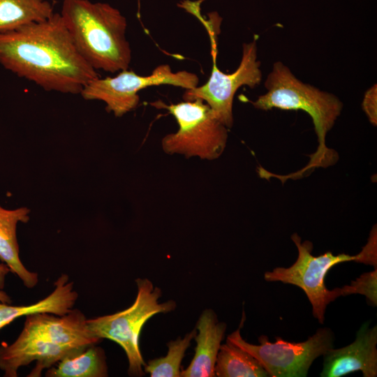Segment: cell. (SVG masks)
<instances>
[{
    "instance_id": "7c38bea8",
    "label": "cell",
    "mask_w": 377,
    "mask_h": 377,
    "mask_svg": "<svg viewBox=\"0 0 377 377\" xmlns=\"http://www.w3.org/2000/svg\"><path fill=\"white\" fill-rule=\"evenodd\" d=\"M377 325L364 323L355 341L340 348H331L323 355L321 377H340L360 371L364 377L377 376Z\"/></svg>"
},
{
    "instance_id": "9c48e42d",
    "label": "cell",
    "mask_w": 377,
    "mask_h": 377,
    "mask_svg": "<svg viewBox=\"0 0 377 377\" xmlns=\"http://www.w3.org/2000/svg\"><path fill=\"white\" fill-rule=\"evenodd\" d=\"M257 50L256 38L251 42L244 43L240 64L232 73L221 72L214 63L207 82L200 87L186 89L184 101L202 100L220 122L231 128L234 122L232 103L237 90L244 85L254 88L261 82L262 72L260 63L257 59Z\"/></svg>"
},
{
    "instance_id": "9a60e30c",
    "label": "cell",
    "mask_w": 377,
    "mask_h": 377,
    "mask_svg": "<svg viewBox=\"0 0 377 377\" xmlns=\"http://www.w3.org/2000/svg\"><path fill=\"white\" fill-rule=\"evenodd\" d=\"M54 289L43 300L24 306H12L0 302V329L23 316L47 312L55 315H64L74 306L78 297L73 283L62 274L54 282Z\"/></svg>"
},
{
    "instance_id": "ba28073f",
    "label": "cell",
    "mask_w": 377,
    "mask_h": 377,
    "mask_svg": "<svg viewBox=\"0 0 377 377\" xmlns=\"http://www.w3.org/2000/svg\"><path fill=\"white\" fill-rule=\"evenodd\" d=\"M198 82L199 78L195 73L186 71L172 72L168 64H161L147 76L125 69L114 77H98L89 81L80 94L85 100L103 101L108 112L121 117L138 106V92L145 88L171 84L190 89L198 87Z\"/></svg>"
},
{
    "instance_id": "277c9868",
    "label": "cell",
    "mask_w": 377,
    "mask_h": 377,
    "mask_svg": "<svg viewBox=\"0 0 377 377\" xmlns=\"http://www.w3.org/2000/svg\"><path fill=\"white\" fill-rule=\"evenodd\" d=\"M135 282L138 292L131 306L113 314L87 319V323L94 336L101 340H112L124 350L128 361L129 376H142L146 364L139 344L142 327L153 316L170 312L177 305L173 300L159 303L161 290L154 287L149 279L139 278Z\"/></svg>"
},
{
    "instance_id": "5bb4252c",
    "label": "cell",
    "mask_w": 377,
    "mask_h": 377,
    "mask_svg": "<svg viewBox=\"0 0 377 377\" xmlns=\"http://www.w3.org/2000/svg\"><path fill=\"white\" fill-rule=\"evenodd\" d=\"M29 212L30 210L25 207L8 209L0 205V260L27 288H31L37 285L38 276L22 264L16 234L17 223H27L29 219Z\"/></svg>"
},
{
    "instance_id": "603a6c76",
    "label": "cell",
    "mask_w": 377,
    "mask_h": 377,
    "mask_svg": "<svg viewBox=\"0 0 377 377\" xmlns=\"http://www.w3.org/2000/svg\"><path fill=\"white\" fill-rule=\"evenodd\" d=\"M11 272L4 263H0V302L11 304L10 297L3 290L5 285L6 276Z\"/></svg>"
},
{
    "instance_id": "2e32d148",
    "label": "cell",
    "mask_w": 377,
    "mask_h": 377,
    "mask_svg": "<svg viewBox=\"0 0 377 377\" xmlns=\"http://www.w3.org/2000/svg\"><path fill=\"white\" fill-rule=\"evenodd\" d=\"M108 376L104 350L89 345L68 355L47 369V377H105Z\"/></svg>"
},
{
    "instance_id": "7402d4cb",
    "label": "cell",
    "mask_w": 377,
    "mask_h": 377,
    "mask_svg": "<svg viewBox=\"0 0 377 377\" xmlns=\"http://www.w3.org/2000/svg\"><path fill=\"white\" fill-rule=\"evenodd\" d=\"M377 87L372 86L365 93L362 101V109L366 113L369 121L374 125L377 124Z\"/></svg>"
},
{
    "instance_id": "8992f818",
    "label": "cell",
    "mask_w": 377,
    "mask_h": 377,
    "mask_svg": "<svg viewBox=\"0 0 377 377\" xmlns=\"http://www.w3.org/2000/svg\"><path fill=\"white\" fill-rule=\"evenodd\" d=\"M227 340L253 355L269 377H305L313 362L334 347V335L331 329L321 327L302 342H288L276 337L272 343L261 335L260 345H254L243 339L239 327Z\"/></svg>"
},
{
    "instance_id": "52a82bcc",
    "label": "cell",
    "mask_w": 377,
    "mask_h": 377,
    "mask_svg": "<svg viewBox=\"0 0 377 377\" xmlns=\"http://www.w3.org/2000/svg\"><path fill=\"white\" fill-rule=\"evenodd\" d=\"M291 239L298 251L295 262L290 267H279L266 272L264 278L267 281H281L300 287L311 304L313 316L323 324L327 306L342 296L341 288L333 290L326 288L325 276L333 266L344 262H355L357 256L346 253L334 255L331 251L314 256L311 254V242H302L297 233L292 235Z\"/></svg>"
},
{
    "instance_id": "ffe728a7",
    "label": "cell",
    "mask_w": 377,
    "mask_h": 377,
    "mask_svg": "<svg viewBox=\"0 0 377 377\" xmlns=\"http://www.w3.org/2000/svg\"><path fill=\"white\" fill-rule=\"evenodd\" d=\"M342 296L360 294L366 296L374 306L377 304V269L364 273L341 288Z\"/></svg>"
},
{
    "instance_id": "ac0fdd59",
    "label": "cell",
    "mask_w": 377,
    "mask_h": 377,
    "mask_svg": "<svg viewBox=\"0 0 377 377\" xmlns=\"http://www.w3.org/2000/svg\"><path fill=\"white\" fill-rule=\"evenodd\" d=\"M53 13L47 0H0V31L46 20Z\"/></svg>"
},
{
    "instance_id": "8fae6325",
    "label": "cell",
    "mask_w": 377,
    "mask_h": 377,
    "mask_svg": "<svg viewBox=\"0 0 377 377\" xmlns=\"http://www.w3.org/2000/svg\"><path fill=\"white\" fill-rule=\"evenodd\" d=\"M87 320L84 314L77 309H72L64 315L47 312L32 313L26 316L21 333L62 346L97 344L101 339L91 334Z\"/></svg>"
},
{
    "instance_id": "4fadbf2b",
    "label": "cell",
    "mask_w": 377,
    "mask_h": 377,
    "mask_svg": "<svg viewBox=\"0 0 377 377\" xmlns=\"http://www.w3.org/2000/svg\"><path fill=\"white\" fill-rule=\"evenodd\" d=\"M226 324L219 322L210 309L202 311L196 323L195 355L186 369L181 371L182 377H213L216 357L226 330Z\"/></svg>"
},
{
    "instance_id": "d6986e66",
    "label": "cell",
    "mask_w": 377,
    "mask_h": 377,
    "mask_svg": "<svg viewBox=\"0 0 377 377\" xmlns=\"http://www.w3.org/2000/svg\"><path fill=\"white\" fill-rule=\"evenodd\" d=\"M196 334L197 330L194 328L184 338L168 342L167 355L149 360L144 367L145 372L151 377H179L182 361Z\"/></svg>"
},
{
    "instance_id": "44dd1931",
    "label": "cell",
    "mask_w": 377,
    "mask_h": 377,
    "mask_svg": "<svg viewBox=\"0 0 377 377\" xmlns=\"http://www.w3.org/2000/svg\"><path fill=\"white\" fill-rule=\"evenodd\" d=\"M356 263L371 265L376 268V228H373L367 244L362 248V250L356 255Z\"/></svg>"
},
{
    "instance_id": "7a4b0ae2",
    "label": "cell",
    "mask_w": 377,
    "mask_h": 377,
    "mask_svg": "<svg viewBox=\"0 0 377 377\" xmlns=\"http://www.w3.org/2000/svg\"><path fill=\"white\" fill-rule=\"evenodd\" d=\"M60 15L77 51L94 70L128 69L127 21L118 9L103 2L64 0Z\"/></svg>"
},
{
    "instance_id": "6da1fadb",
    "label": "cell",
    "mask_w": 377,
    "mask_h": 377,
    "mask_svg": "<svg viewBox=\"0 0 377 377\" xmlns=\"http://www.w3.org/2000/svg\"><path fill=\"white\" fill-rule=\"evenodd\" d=\"M0 64L45 91L80 94L98 77L80 55L60 13L0 31Z\"/></svg>"
},
{
    "instance_id": "30bf717a",
    "label": "cell",
    "mask_w": 377,
    "mask_h": 377,
    "mask_svg": "<svg viewBox=\"0 0 377 377\" xmlns=\"http://www.w3.org/2000/svg\"><path fill=\"white\" fill-rule=\"evenodd\" d=\"M87 346H62L20 333L13 343L1 344L0 369L4 371L5 377H16L20 367L36 362L28 376H40L42 370L50 369L66 355Z\"/></svg>"
},
{
    "instance_id": "e0dca14e",
    "label": "cell",
    "mask_w": 377,
    "mask_h": 377,
    "mask_svg": "<svg viewBox=\"0 0 377 377\" xmlns=\"http://www.w3.org/2000/svg\"><path fill=\"white\" fill-rule=\"evenodd\" d=\"M214 374L218 377H269L253 355L228 340L220 346Z\"/></svg>"
},
{
    "instance_id": "5b68a950",
    "label": "cell",
    "mask_w": 377,
    "mask_h": 377,
    "mask_svg": "<svg viewBox=\"0 0 377 377\" xmlns=\"http://www.w3.org/2000/svg\"><path fill=\"white\" fill-rule=\"evenodd\" d=\"M151 105L167 109L179 126L177 132L165 135L161 141L165 153L211 161L218 158L224 151L228 128L216 118L210 107L202 100L169 105L159 101Z\"/></svg>"
},
{
    "instance_id": "3957f363",
    "label": "cell",
    "mask_w": 377,
    "mask_h": 377,
    "mask_svg": "<svg viewBox=\"0 0 377 377\" xmlns=\"http://www.w3.org/2000/svg\"><path fill=\"white\" fill-rule=\"evenodd\" d=\"M265 87L266 93L251 102L256 108L265 111L273 108L300 110L312 119L318 138V148L309 156L311 158L307 165L297 173L301 175L316 168L334 165L338 155L327 147L325 139L342 111L343 103L340 99L333 94L304 83L281 61L273 64Z\"/></svg>"
}]
</instances>
